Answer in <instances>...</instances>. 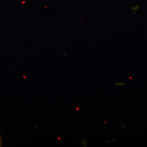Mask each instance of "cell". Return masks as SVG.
Returning <instances> with one entry per match:
<instances>
[{"label":"cell","instance_id":"6da1fadb","mask_svg":"<svg viewBox=\"0 0 147 147\" xmlns=\"http://www.w3.org/2000/svg\"><path fill=\"white\" fill-rule=\"evenodd\" d=\"M1 146H2V142H1V137H0V147Z\"/></svg>","mask_w":147,"mask_h":147}]
</instances>
